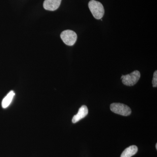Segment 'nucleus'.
Instances as JSON below:
<instances>
[{
	"label": "nucleus",
	"mask_w": 157,
	"mask_h": 157,
	"mask_svg": "<svg viewBox=\"0 0 157 157\" xmlns=\"http://www.w3.org/2000/svg\"><path fill=\"white\" fill-rule=\"evenodd\" d=\"M138 151V148L135 145H132L126 148L123 152L121 157H131L136 154Z\"/></svg>",
	"instance_id": "obj_7"
},
{
	"label": "nucleus",
	"mask_w": 157,
	"mask_h": 157,
	"mask_svg": "<svg viewBox=\"0 0 157 157\" xmlns=\"http://www.w3.org/2000/svg\"><path fill=\"white\" fill-rule=\"evenodd\" d=\"M110 109L113 112L124 116H128L132 113L130 107L121 103H113L110 105Z\"/></svg>",
	"instance_id": "obj_2"
},
{
	"label": "nucleus",
	"mask_w": 157,
	"mask_h": 157,
	"mask_svg": "<svg viewBox=\"0 0 157 157\" xmlns=\"http://www.w3.org/2000/svg\"><path fill=\"white\" fill-rule=\"evenodd\" d=\"M88 7L94 17L96 19H101L104 16V6L101 2L95 0H91L88 3Z\"/></svg>",
	"instance_id": "obj_1"
},
{
	"label": "nucleus",
	"mask_w": 157,
	"mask_h": 157,
	"mask_svg": "<svg viewBox=\"0 0 157 157\" xmlns=\"http://www.w3.org/2000/svg\"><path fill=\"white\" fill-rule=\"evenodd\" d=\"M14 96L15 93L13 90L9 92V94L4 98L2 101V105L3 108H6L9 107L11 104Z\"/></svg>",
	"instance_id": "obj_8"
},
{
	"label": "nucleus",
	"mask_w": 157,
	"mask_h": 157,
	"mask_svg": "<svg viewBox=\"0 0 157 157\" xmlns=\"http://www.w3.org/2000/svg\"><path fill=\"white\" fill-rule=\"evenodd\" d=\"M140 77V73L138 70H135L126 75H123V83L127 86H133L137 83Z\"/></svg>",
	"instance_id": "obj_4"
},
{
	"label": "nucleus",
	"mask_w": 157,
	"mask_h": 157,
	"mask_svg": "<svg viewBox=\"0 0 157 157\" xmlns=\"http://www.w3.org/2000/svg\"><path fill=\"white\" fill-rule=\"evenodd\" d=\"M156 149H157V144H156Z\"/></svg>",
	"instance_id": "obj_10"
},
{
	"label": "nucleus",
	"mask_w": 157,
	"mask_h": 157,
	"mask_svg": "<svg viewBox=\"0 0 157 157\" xmlns=\"http://www.w3.org/2000/svg\"><path fill=\"white\" fill-rule=\"evenodd\" d=\"M61 1L62 0H45L43 7L45 10L48 11H55L60 6Z\"/></svg>",
	"instance_id": "obj_5"
},
{
	"label": "nucleus",
	"mask_w": 157,
	"mask_h": 157,
	"mask_svg": "<svg viewBox=\"0 0 157 157\" xmlns=\"http://www.w3.org/2000/svg\"><path fill=\"white\" fill-rule=\"evenodd\" d=\"M153 86L156 87L157 86V71L156 70L154 73L153 77L152 80Z\"/></svg>",
	"instance_id": "obj_9"
},
{
	"label": "nucleus",
	"mask_w": 157,
	"mask_h": 157,
	"mask_svg": "<svg viewBox=\"0 0 157 157\" xmlns=\"http://www.w3.org/2000/svg\"><path fill=\"white\" fill-rule=\"evenodd\" d=\"M60 37L64 43L69 46H73L74 45L77 39L76 33L70 30L63 31L61 34Z\"/></svg>",
	"instance_id": "obj_3"
},
{
	"label": "nucleus",
	"mask_w": 157,
	"mask_h": 157,
	"mask_svg": "<svg viewBox=\"0 0 157 157\" xmlns=\"http://www.w3.org/2000/svg\"><path fill=\"white\" fill-rule=\"evenodd\" d=\"M88 113V109L87 107L85 105H83L78 109V113L73 116L72 119V122L73 123H76L82 119L86 117Z\"/></svg>",
	"instance_id": "obj_6"
}]
</instances>
